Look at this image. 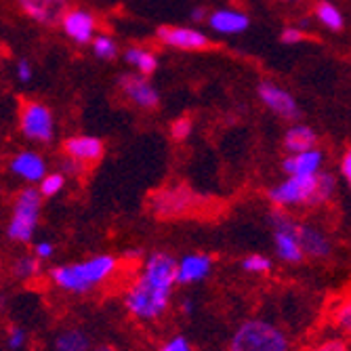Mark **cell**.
<instances>
[{"label":"cell","mask_w":351,"mask_h":351,"mask_svg":"<svg viewBox=\"0 0 351 351\" xmlns=\"http://www.w3.org/2000/svg\"><path fill=\"white\" fill-rule=\"evenodd\" d=\"M179 263L167 252H154L145 261L141 276L129 286L124 297V305L139 320H156L160 317L173 295L177 284Z\"/></svg>","instance_id":"cell-1"},{"label":"cell","mask_w":351,"mask_h":351,"mask_svg":"<svg viewBox=\"0 0 351 351\" xmlns=\"http://www.w3.org/2000/svg\"><path fill=\"white\" fill-rule=\"evenodd\" d=\"M335 191V177L330 173H315V175H291L284 183L271 187L267 198L284 208L297 204H324L332 198Z\"/></svg>","instance_id":"cell-2"},{"label":"cell","mask_w":351,"mask_h":351,"mask_svg":"<svg viewBox=\"0 0 351 351\" xmlns=\"http://www.w3.org/2000/svg\"><path fill=\"white\" fill-rule=\"evenodd\" d=\"M118 267V261L108 254L95 257L82 263H70V265H59L51 269V280L57 289L66 293H86L93 291L95 286L104 284L110 276H114Z\"/></svg>","instance_id":"cell-3"},{"label":"cell","mask_w":351,"mask_h":351,"mask_svg":"<svg viewBox=\"0 0 351 351\" xmlns=\"http://www.w3.org/2000/svg\"><path fill=\"white\" fill-rule=\"evenodd\" d=\"M230 351H291V341L265 320H248L236 330Z\"/></svg>","instance_id":"cell-4"},{"label":"cell","mask_w":351,"mask_h":351,"mask_svg":"<svg viewBox=\"0 0 351 351\" xmlns=\"http://www.w3.org/2000/svg\"><path fill=\"white\" fill-rule=\"evenodd\" d=\"M40 204L43 194L40 189L34 187H23L15 194L13 200V215L9 221L7 234L13 242H29L36 232L38 217H40Z\"/></svg>","instance_id":"cell-5"},{"label":"cell","mask_w":351,"mask_h":351,"mask_svg":"<svg viewBox=\"0 0 351 351\" xmlns=\"http://www.w3.org/2000/svg\"><path fill=\"white\" fill-rule=\"evenodd\" d=\"M19 129L29 141L49 143L55 135L51 110L36 99H19Z\"/></svg>","instance_id":"cell-6"},{"label":"cell","mask_w":351,"mask_h":351,"mask_svg":"<svg viewBox=\"0 0 351 351\" xmlns=\"http://www.w3.org/2000/svg\"><path fill=\"white\" fill-rule=\"evenodd\" d=\"M156 38L167 47L181 49V51H206L215 49L217 45L204 36L202 32L191 29V27H181V25H162L156 29Z\"/></svg>","instance_id":"cell-7"},{"label":"cell","mask_w":351,"mask_h":351,"mask_svg":"<svg viewBox=\"0 0 351 351\" xmlns=\"http://www.w3.org/2000/svg\"><path fill=\"white\" fill-rule=\"evenodd\" d=\"M118 88L124 93L126 99L143 110H156L160 106V95H158V90L147 82V76L122 74L118 78Z\"/></svg>","instance_id":"cell-8"},{"label":"cell","mask_w":351,"mask_h":351,"mask_svg":"<svg viewBox=\"0 0 351 351\" xmlns=\"http://www.w3.org/2000/svg\"><path fill=\"white\" fill-rule=\"evenodd\" d=\"M257 93H259V99L278 116H282L286 120H297L301 116L297 101L293 99V95L286 93L280 86H276L274 82H259Z\"/></svg>","instance_id":"cell-9"},{"label":"cell","mask_w":351,"mask_h":351,"mask_svg":"<svg viewBox=\"0 0 351 351\" xmlns=\"http://www.w3.org/2000/svg\"><path fill=\"white\" fill-rule=\"evenodd\" d=\"M19 9L43 25H57L66 17V0H17Z\"/></svg>","instance_id":"cell-10"},{"label":"cell","mask_w":351,"mask_h":351,"mask_svg":"<svg viewBox=\"0 0 351 351\" xmlns=\"http://www.w3.org/2000/svg\"><path fill=\"white\" fill-rule=\"evenodd\" d=\"M61 149L66 152L68 156L76 158V160L84 162L86 167L97 165L101 158H104V141L97 137H70L63 141Z\"/></svg>","instance_id":"cell-11"},{"label":"cell","mask_w":351,"mask_h":351,"mask_svg":"<svg viewBox=\"0 0 351 351\" xmlns=\"http://www.w3.org/2000/svg\"><path fill=\"white\" fill-rule=\"evenodd\" d=\"M63 32L78 45H86L93 43L95 38V17L88 11L82 9H70L61 21Z\"/></svg>","instance_id":"cell-12"},{"label":"cell","mask_w":351,"mask_h":351,"mask_svg":"<svg viewBox=\"0 0 351 351\" xmlns=\"http://www.w3.org/2000/svg\"><path fill=\"white\" fill-rule=\"evenodd\" d=\"M189 204H191V196L185 189H171V191L167 189L152 200V210L158 217H177V215H185Z\"/></svg>","instance_id":"cell-13"},{"label":"cell","mask_w":351,"mask_h":351,"mask_svg":"<svg viewBox=\"0 0 351 351\" xmlns=\"http://www.w3.org/2000/svg\"><path fill=\"white\" fill-rule=\"evenodd\" d=\"M9 169L25 179V181H43L47 175V167H45V160L36 154V152H19L15 158H11V162H9Z\"/></svg>","instance_id":"cell-14"},{"label":"cell","mask_w":351,"mask_h":351,"mask_svg":"<svg viewBox=\"0 0 351 351\" xmlns=\"http://www.w3.org/2000/svg\"><path fill=\"white\" fill-rule=\"evenodd\" d=\"M213 259L208 254H187L179 261L177 267V284H194L204 280L210 274Z\"/></svg>","instance_id":"cell-15"},{"label":"cell","mask_w":351,"mask_h":351,"mask_svg":"<svg viewBox=\"0 0 351 351\" xmlns=\"http://www.w3.org/2000/svg\"><path fill=\"white\" fill-rule=\"evenodd\" d=\"M324 162V154L320 149H307V152H299L289 156L282 162V169L289 175H315L320 173Z\"/></svg>","instance_id":"cell-16"},{"label":"cell","mask_w":351,"mask_h":351,"mask_svg":"<svg viewBox=\"0 0 351 351\" xmlns=\"http://www.w3.org/2000/svg\"><path fill=\"white\" fill-rule=\"evenodd\" d=\"M303 250H305V257H313V259H322L330 252V242L326 240V236L315 230L311 226H305V223H297V230H295Z\"/></svg>","instance_id":"cell-17"},{"label":"cell","mask_w":351,"mask_h":351,"mask_svg":"<svg viewBox=\"0 0 351 351\" xmlns=\"http://www.w3.org/2000/svg\"><path fill=\"white\" fill-rule=\"evenodd\" d=\"M208 23L215 32H221V34H240V32H244L250 25V19L242 11L221 9V11L210 13Z\"/></svg>","instance_id":"cell-18"},{"label":"cell","mask_w":351,"mask_h":351,"mask_svg":"<svg viewBox=\"0 0 351 351\" xmlns=\"http://www.w3.org/2000/svg\"><path fill=\"white\" fill-rule=\"evenodd\" d=\"M295 230L293 232L291 230H274L276 252H278V257L286 263H301L305 259V250H303Z\"/></svg>","instance_id":"cell-19"},{"label":"cell","mask_w":351,"mask_h":351,"mask_svg":"<svg viewBox=\"0 0 351 351\" xmlns=\"http://www.w3.org/2000/svg\"><path fill=\"white\" fill-rule=\"evenodd\" d=\"M124 61L135 66L141 76H152L158 70V57L149 51V49H141V47H129L124 53Z\"/></svg>","instance_id":"cell-20"},{"label":"cell","mask_w":351,"mask_h":351,"mask_svg":"<svg viewBox=\"0 0 351 351\" xmlns=\"http://www.w3.org/2000/svg\"><path fill=\"white\" fill-rule=\"evenodd\" d=\"M315 133L309 129V126H293V129L286 133V137H284V147L289 149V152H293V154H299V152H307V149H311L313 147V143H315Z\"/></svg>","instance_id":"cell-21"},{"label":"cell","mask_w":351,"mask_h":351,"mask_svg":"<svg viewBox=\"0 0 351 351\" xmlns=\"http://www.w3.org/2000/svg\"><path fill=\"white\" fill-rule=\"evenodd\" d=\"M90 341L82 330H63L55 337V351H88Z\"/></svg>","instance_id":"cell-22"},{"label":"cell","mask_w":351,"mask_h":351,"mask_svg":"<svg viewBox=\"0 0 351 351\" xmlns=\"http://www.w3.org/2000/svg\"><path fill=\"white\" fill-rule=\"evenodd\" d=\"M313 15H315L317 21H320L322 25H326L328 29H332V32H341L343 25H345V19H343L341 11L332 3H328V0H320V3L313 7Z\"/></svg>","instance_id":"cell-23"},{"label":"cell","mask_w":351,"mask_h":351,"mask_svg":"<svg viewBox=\"0 0 351 351\" xmlns=\"http://www.w3.org/2000/svg\"><path fill=\"white\" fill-rule=\"evenodd\" d=\"M40 271V263L36 257H21L13 265V276L19 280H32Z\"/></svg>","instance_id":"cell-24"},{"label":"cell","mask_w":351,"mask_h":351,"mask_svg":"<svg viewBox=\"0 0 351 351\" xmlns=\"http://www.w3.org/2000/svg\"><path fill=\"white\" fill-rule=\"evenodd\" d=\"M93 53L99 59H114L118 55V47L110 36H97L93 40Z\"/></svg>","instance_id":"cell-25"},{"label":"cell","mask_w":351,"mask_h":351,"mask_svg":"<svg viewBox=\"0 0 351 351\" xmlns=\"http://www.w3.org/2000/svg\"><path fill=\"white\" fill-rule=\"evenodd\" d=\"M63 183H66L63 175H59V173L47 175V177L40 181V194H43L45 198H51V196L59 194V191L63 189Z\"/></svg>","instance_id":"cell-26"},{"label":"cell","mask_w":351,"mask_h":351,"mask_svg":"<svg viewBox=\"0 0 351 351\" xmlns=\"http://www.w3.org/2000/svg\"><path fill=\"white\" fill-rule=\"evenodd\" d=\"M242 267L250 274H265L271 269V261L263 257V254H250V257L242 261Z\"/></svg>","instance_id":"cell-27"},{"label":"cell","mask_w":351,"mask_h":351,"mask_svg":"<svg viewBox=\"0 0 351 351\" xmlns=\"http://www.w3.org/2000/svg\"><path fill=\"white\" fill-rule=\"evenodd\" d=\"M335 322H337V326H339L347 337H351V299H347V301L337 309V313H335Z\"/></svg>","instance_id":"cell-28"},{"label":"cell","mask_w":351,"mask_h":351,"mask_svg":"<svg viewBox=\"0 0 351 351\" xmlns=\"http://www.w3.org/2000/svg\"><path fill=\"white\" fill-rule=\"evenodd\" d=\"M189 133H191V118H189V116H181V118H177V120L173 122V126H171V135H173L175 141L187 139Z\"/></svg>","instance_id":"cell-29"},{"label":"cell","mask_w":351,"mask_h":351,"mask_svg":"<svg viewBox=\"0 0 351 351\" xmlns=\"http://www.w3.org/2000/svg\"><path fill=\"white\" fill-rule=\"evenodd\" d=\"M88 167L84 165V162H80V160H76V158H72V156H63V160H61V171H66L68 175H72V177H80L84 171H86Z\"/></svg>","instance_id":"cell-30"},{"label":"cell","mask_w":351,"mask_h":351,"mask_svg":"<svg viewBox=\"0 0 351 351\" xmlns=\"http://www.w3.org/2000/svg\"><path fill=\"white\" fill-rule=\"evenodd\" d=\"M305 38H307V34H305V32H301L299 27H286L280 34V40L284 45H297V43H301Z\"/></svg>","instance_id":"cell-31"},{"label":"cell","mask_w":351,"mask_h":351,"mask_svg":"<svg viewBox=\"0 0 351 351\" xmlns=\"http://www.w3.org/2000/svg\"><path fill=\"white\" fill-rule=\"evenodd\" d=\"M7 343H9L11 349H21V347L25 345V330H23L21 326H13V328L9 330Z\"/></svg>","instance_id":"cell-32"},{"label":"cell","mask_w":351,"mask_h":351,"mask_svg":"<svg viewBox=\"0 0 351 351\" xmlns=\"http://www.w3.org/2000/svg\"><path fill=\"white\" fill-rule=\"evenodd\" d=\"M160 351H191V347H189V343H187L185 337L177 335V337H173L167 345H162Z\"/></svg>","instance_id":"cell-33"},{"label":"cell","mask_w":351,"mask_h":351,"mask_svg":"<svg viewBox=\"0 0 351 351\" xmlns=\"http://www.w3.org/2000/svg\"><path fill=\"white\" fill-rule=\"evenodd\" d=\"M313 351H347V345L339 339H330V341H324L322 345H317Z\"/></svg>","instance_id":"cell-34"},{"label":"cell","mask_w":351,"mask_h":351,"mask_svg":"<svg viewBox=\"0 0 351 351\" xmlns=\"http://www.w3.org/2000/svg\"><path fill=\"white\" fill-rule=\"evenodd\" d=\"M341 173H343V177H345V181L351 185V147L345 152V156H343V162H341Z\"/></svg>","instance_id":"cell-35"},{"label":"cell","mask_w":351,"mask_h":351,"mask_svg":"<svg viewBox=\"0 0 351 351\" xmlns=\"http://www.w3.org/2000/svg\"><path fill=\"white\" fill-rule=\"evenodd\" d=\"M34 252H36V257H38V259H49V257H53L55 248H53V244H49V242H40V244H36Z\"/></svg>","instance_id":"cell-36"},{"label":"cell","mask_w":351,"mask_h":351,"mask_svg":"<svg viewBox=\"0 0 351 351\" xmlns=\"http://www.w3.org/2000/svg\"><path fill=\"white\" fill-rule=\"evenodd\" d=\"M17 78H19L21 82H27V80L32 78V68H29V63H27L25 59H21V61L17 63Z\"/></svg>","instance_id":"cell-37"},{"label":"cell","mask_w":351,"mask_h":351,"mask_svg":"<svg viewBox=\"0 0 351 351\" xmlns=\"http://www.w3.org/2000/svg\"><path fill=\"white\" fill-rule=\"evenodd\" d=\"M210 15H208V11L204 9V7H198V9H194L191 11V19L194 21H204V19H208Z\"/></svg>","instance_id":"cell-38"},{"label":"cell","mask_w":351,"mask_h":351,"mask_svg":"<svg viewBox=\"0 0 351 351\" xmlns=\"http://www.w3.org/2000/svg\"><path fill=\"white\" fill-rule=\"evenodd\" d=\"M183 311H185V313H191V301H185V303H183Z\"/></svg>","instance_id":"cell-39"},{"label":"cell","mask_w":351,"mask_h":351,"mask_svg":"<svg viewBox=\"0 0 351 351\" xmlns=\"http://www.w3.org/2000/svg\"><path fill=\"white\" fill-rule=\"evenodd\" d=\"M95 351H114V347H110V345H101V347H97Z\"/></svg>","instance_id":"cell-40"},{"label":"cell","mask_w":351,"mask_h":351,"mask_svg":"<svg viewBox=\"0 0 351 351\" xmlns=\"http://www.w3.org/2000/svg\"><path fill=\"white\" fill-rule=\"evenodd\" d=\"M284 3H297V0H284Z\"/></svg>","instance_id":"cell-41"}]
</instances>
